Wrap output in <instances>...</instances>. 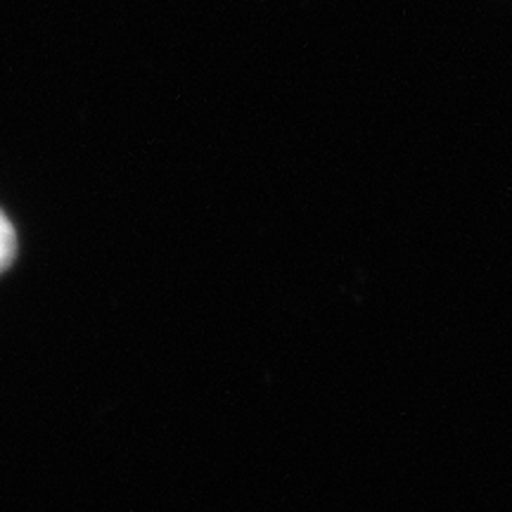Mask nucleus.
I'll list each match as a JSON object with an SVG mask.
<instances>
[{
  "instance_id": "nucleus-1",
  "label": "nucleus",
  "mask_w": 512,
  "mask_h": 512,
  "mask_svg": "<svg viewBox=\"0 0 512 512\" xmlns=\"http://www.w3.org/2000/svg\"><path fill=\"white\" fill-rule=\"evenodd\" d=\"M17 254V235L8 216L0 211V273L8 271Z\"/></svg>"
}]
</instances>
